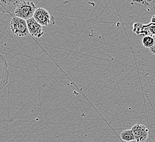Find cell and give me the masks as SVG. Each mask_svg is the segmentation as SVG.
Returning <instances> with one entry per match:
<instances>
[{"instance_id": "1", "label": "cell", "mask_w": 155, "mask_h": 142, "mask_svg": "<svg viewBox=\"0 0 155 142\" xmlns=\"http://www.w3.org/2000/svg\"><path fill=\"white\" fill-rule=\"evenodd\" d=\"M36 9V6L33 2L22 1L15 8L14 14L17 17L27 20L33 18Z\"/></svg>"}, {"instance_id": "2", "label": "cell", "mask_w": 155, "mask_h": 142, "mask_svg": "<svg viewBox=\"0 0 155 142\" xmlns=\"http://www.w3.org/2000/svg\"><path fill=\"white\" fill-rule=\"evenodd\" d=\"M10 29L12 32L19 37L29 35L27 20L15 16L12 17L10 21Z\"/></svg>"}, {"instance_id": "3", "label": "cell", "mask_w": 155, "mask_h": 142, "mask_svg": "<svg viewBox=\"0 0 155 142\" xmlns=\"http://www.w3.org/2000/svg\"><path fill=\"white\" fill-rule=\"evenodd\" d=\"M33 18L42 26H48L56 24L55 19L46 9L38 8L36 9Z\"/></svg>"}, {"instance_id": "4", "label": "cell", "mask_w": 155, "mask_h": 142, "mask_svg": "<svg viewBox=\"0 0 155 142\" xmlns=\"http://www.w3.org/2000/svg\"><path fill=\"white\" fill-rule=\"evenodd\" d=\"M131 129L133 131L136 142H145L147 139L149 130L145 125L137 124L133 125Z\"/></svg>"}, {"instance_id": "5", "label": "cell", "mask_w": 155, "mask_h": 142, "mask_svg": "<svg viewBox=\"0 0 155 142\" xmlns=\"http://www.w3.org/2000/svg\"><path fill=\"white\" fill-rule=\"evenodd\" d=\"M27 26L30 35L40 38L44 35L42 26L34 19L31 18L27 20Z\"/></svg>"}, {"instance_id": "6", "label": "cell", "mask_w": 155, "mask_h": 142, "mask_svg": "<svg viewBox=\"0 0 155 142\" xmlns=\"http://www.w3.org/2000/svg\"><path fill=\"white\" fill-rule=\"evenodd\" d=\"M0 3L1 13L12 15L14 14L15 8L20 3V0H0Z\"/></svg>"}, {"instance_id": "7", "label": "cell", "mask_w": 155, "mask_h": 142, "mask_svg": "<svg viewBox=\"0 0 155 142\" xmlns=\"http://www.w3.org/2000/svg\"><path fill=\"white\" fill-rule=\"evenodd\" d=\"M0 59L1 82L2 86V85H6L8 82L9 72L8 70V63L5 57L1 55Z\"/></svg>"}, {"instance_id": "8", "label": "cell", "mask_w": 155, "mask_h": 142, "mask_svg": "<svg viewBox=\"0 0 155 142\" xmlns=\"http://www.w3.org/2000/svg\"><path fill=\"white\" fill-rule=\"evenodd\" d=\"M133 32L137 35L151 36L148 24L143 25L140 23H134L133 26Z\"/></svg>"}, {"instance_id": "9", "label": "cell", "mask_w": 155, "mask_h": 142, "mask_svg": "<svg viewBox=\"0 0 155 142\" xmlns=\"http://www.w3.org/2000/svg\"><path fill=\"white\" fill-rule=\"evenodd\" d=\"M120 138L125 142H130L135 141L134 133L131 129L123 131L120 133Z\"/></svg>"}, {"instance_id": "10", "label": "cell", "mask_w": 155, "mask_h": 142, "mask_svg": "<svg viewBox=\"0 0 155 142\" xmlns=\"http://www.w3.org/2000/svg\"><path fill=\"white\" fill-rule=\"evenodd\" d=\"M141 43L143 47L150 48L155 45V39L151 36H144L142 39Z\"/></svg>"}, {"instance_id": "11", "label": "cell", "mask_w": 155, "mask_h": 142, "mask_svg": "<svg viewBox=\"0 0 155 142\" xmlns=\"http://www.w3.org/2000/svg\"><path fill=\"white\" fill-rule=\"evenodd\" d=\"M134 2H137V3H141L144 6H149L150 3L152 1H154L155 0H131Z\"/></svg>"}, {"instance_id": "12", "label": "cell", "mask_w": 155, "mask_h": 142, "mask_svg": "<svg viewBox=\"0 0 155 142\" xmlns=\"http://www.w3.org/2000/svg\"><path fill=\"white\" fill-rule=\"evenodd\" d=\"M148 25H149L150 32L151 33V36H155V26H152V25L150 26L149 24H148Z\"/></svg>"}, {"instance_id": "13", "label": "cell", "mask_w": 155, "mask_h": 142, "mask_svg": "<svg viewBox=\"0 0 155 142\" xmlns=\"http://www.w3.org/2000/svg\"><path fill=\"white\" fill-rule=\"evenodd\" d=\"M150 25H152V26H155V15L152 16V18H151V22L150 23Z\"/></svg>"}, {"instance_id": "14", "label": "cell", "mask_w": 155, "mask_h": 142, "mask_svg": "<svg viewBox=\"0 0 155 142\" xmlns=\"http://www.w3.org/2000/svg\"><path fill=\"white\" fill-rule=\"evenodd\" d=\"M150 51L151 53L155 55V45L153 46H152V47L150 48Z\"/></svg>"}, {"instance_id": "15", "label": "cell", "mask_w": 155, "mask_h": 142, "mask_svg": "<svg viewBox=\"0 0 155 142\" xmlns=\"http://www.w3.org/2000/svg\"><path fill=\"white\" fill-rule=\"evenodd\" d=\"M152 37H153V39H155V36H152Z\"/></svg>"}]
</instances>
